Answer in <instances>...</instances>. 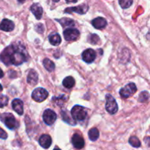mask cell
Listing matches in <instances>:
<instances>
[{
    "mask_svg": "<svg viewBox=\"0 0 150 150\" xmlns=\"http://www.w3.org/2000/svg\"><path fill=\"white\" fill-rule=\"evenodd\" d=\"M18 1L19 2H21V3H23V2H24L25 0H18Z\"/></svg>",
    "mask_w": 150,
    "mask_h": 150,
    "instance_id": "obj_32",
    "label": "cell"
},
{
    "mask_svg": "<svg viewBox=\"0 0 150 150\" xmlns=\"http://www.w3.org/2000/svg\"><path fill=\"white\" fill-rule=\"evenodd\" d=\"M15 24L9 19H4L0 23V29L4 32H11L14 29Z\"/></svg>",
    "mask_w": 150,
    "mask_h": 150,
    "instance_id": "obj_12",
    "label": "cell"
},
{
    "mask_svg": "<svg viewBox=\"0 0 150 150\" xmlns=\"http://www.w3.org/2000/svg\"><path fill=\"white\" fill-rule=\"evenodd\" d=\"M89 9V6L86 4H83L82 5L78 6V7H73L70 8L65 9L64 13H72V12H76V13H79V14H84L87 12Z\"/></svg>",
    "mask_w": 150,
    "mask_h": 150,
    "instance_id": "obj_11",
    "label": "cell"
},
{
    "mask_svg": "<svg viewBox=\"0 0 150 150\" xmlns=\"http://www.w3.org/2000/svg\"><path fill=\"white\" fill-rule=\"evenodd\" d=\"M89 42L92 44H97L99 42V37L97 35L92 34V35H91L90 36H89Z\"/></svg>",
    "mask_w": 150,
    "mask_h": 150,
    "instance_id": "obj_28",
    "label": "cell"
},
{
    "mask_svg": "<svg viewBox=\"0 0 150 150\" xmlns=\"http://www.w3.org/2000/svg\"><path fill=\"white\" fill-rule=\"evenodd\" d=\"M52 143V139L49 135L44 134L40 136L39 139V144L44 149H48Z\"/></svg>",
    "mask_w": 150,
    "mask_h": 150,
    "instance_id": "obj_14",
    "label": "cell"
},
{
    "mask_svg": "<svg viewBox=\"0 0 150 150\" xmlns=\"http://www.w3.org/2000/svg\"><path fill=\"white\" fill-rule=\"evenodd\" d=\"M129 143L131 146H133V147L138 148L141 146V142L139 141V139H138L136 136H132L130 137V139H129Z\"/></svg>",
    "mask_w": 150,
    "mask_h": 150,
    "instance_id": "obj_23",
    "label": "cell"
},
{
    "mask_svg": "<svg viewBox=\"0 0 150 150\" xmlns=\"http://www.w3.org/2000/svg\"><path fill=\"white\" fill-rule=\"evenodd\" d=\"M54 150H61V149H60L59 148H58V147H56V148H54Z\"/></svg>",
    "mask_w": 150,
    "mask_h": 150,
    "instance_id": "obj_34",
    "label": "cell"
},
{
    "mask_svg": "<svg viewBox=\"0 0 150 150\" xmlns=\"http://www.w3.org/2000/svg\"><path fill=\"white\" fill-rule=\"evenodd\" d=\"M88 135H89V139L92 142H95L99 138V130L96 127H94V128H92L89 130Z\"/></svg>",
    "mask_w": 150,
    "mask_h": 150,
    "instance_id": "obj_21",
    "label": "cell"
},
{
    "mask_svg": "<svg viewBox=\"0 0 150 150\" xmlns=\"http://www.w3.org/2000/svg\"><path fill=\"white\" fill-rule=\"evenodd\" d=\"M53 1H55V2H57V1H59V0H53Z\"/></svg>",
    "mask_w": 150,
    "mask_h": 150,
    "instance_id": "obj_35",
    "label": "cell"
},
{
    "mask_svg": "<svg viewBox=\"0 0 150 150\" xmlns=\"http://www.w3.org/2000/svg\"><path fill=\"white\" fill-rule=\"evenodd\" d=\"M8 98L6 95H1L0 96V108L6 106L8 103Z\"/></svg>",
    "mask_w": 150,
    "mask_h": 150,
    "instance_id": "obj_27",
    "label": "cell"
},
{
    "mask_svg": "<svg viewBox=\"0 0 150 150\" xmlns=\"http://www.w3.org/2000/svg\"><path fill=\"white\" fill-rule=\"evenodd\" d=\"M80 32L74 28H67L64 31V38L67 41L76 40L79 37Z\"/></svg>",
    "mask_w": 150,
    "mask_h": 150,
    "instance_id": "obj_8",
    "label": "cell"
},
{
    "mask_svg": "<svg viewBox=\"0 0 150 150\" xmlns=\"http://www.w3.org/2000/svg\"><path fill=\"white\" fill-rule=\"evenodd\" d=\"M2 89H3L2 86H1V85L0 84V92H1V91H2Z\"/></svg>",
    "mask_w": 150,
    "mask_h": 150,
    "instance_id": "obj_33",
    "label": "cell"
},
{
    "mask_svg": "<svg viewBox=\"0 0 150 150\" xmlns=\"http://www.w3.org/2000/svg\"><path fill=\"white\" fill-rule=\"evenodd\" d=\"M92 24L95 29H102L107 26V21L104 18L98 17L92 21Z\"/></svg>",
    "mask_w": 150,
    "mask_h": 150,
    "instance_id": "obj_15",
    "label": "cell"
},
{
    "mask_svg": "<svg viewBox=\"0 0 150 150\" xmlns=\"http://www.w3.org/2000/svg\"><path fill=\"white\" fill-rule=\"evenodd\" d=\"M48 96V92L46 89L43 88H37L32 92V98L35 101L38 103H41L45 100Z\"/></svg>",
    "mask_w": 150,
    "mask_h": 150,
    "instance_id": "obj_5",
    "label": "cell"
},
{
    "mask_svg": "<svg viewBox=\"0 0 150 150\" xmlns=\"http://www.w3.org/2000/svg\"><path fill=\"white\" fill-rule=\"evenodd\" d=\"M27 51L23 45H11L0 54V60L6 65H20L27 61Z\"/></svg>",
    "mask_w": 150,
    "mask_h": 150,
    "instance_id": "obj_1",
    "label": "cell"
},
{
    "mask_svg": "<svg viewBox=\"0 0 150 150\" xmlns=\"http://www.w3.org/2000/svg\"><path fill=\"white\" fill-rule=\"evenodd\" d=\"M96 58V52L93 49H86L82 53V59L86 63H92Z\"/></svg>",
    "mask_w": 150,
    "mask_h": 150,
    "instance_id": "obj_9",
    "label": "cell"
},
{
    "mask_svg": "<svg viewBox=\"0 0 150 150\" xmlns=\"http://www.w3.org/2000/svg\"><path fill=\"white\" fill-rule=\"evenodd\" d=\"M43 121L47 125H52L57 120V114L51 109H46L43 113Z\"/></svg>",
    "mask_w": 150,
    "mask_h": 150,
    "instance_id": "obj_7",
    "label": "cell"
},
{
    "mask_svg": "<svg viewBox=\"0 0 150 150\" xmlns=\"http://www.w3.org/2000/svg\"><path fill=\"white\" fill-rule=\"evenodd\" d=\"M120 5L122 8L126 9L130 7L133 4V0H119Z\"/></svg>",
    "mask_w": 150,
    "mask_h": 150,
    "instance_id": "obj_25",
    "label": "cell"
},
{
    "mask_svg": "<svg viewBox=\"0 0 150 150\" xmlns=\"http://www.w3.org/2000/svg\"><path fill=\"white\" fill-rule=\"evenodd\" d=\"M12 107L18 115L21 116L23 114V103L20 99L13 100L12 102Z\"/></svg>",
    "mask_w": 150,
    "mask_h": 150,
    "instance_id": "obj_13",
    "label": "cell"
},
{
    "mask_svg": "<svg viewBox=\"0 0 150 150\" xmlns=\"http://www.w3.org/2000/svg\"><path fill=\"white\" fill-rule=\"evenodd\" d=\"M27 83L29 84L32 85V86H35L38 83V75L37 73V72L35 71V70L32 69L29 72L27 76Z\"/></svg>",
    "mask_w": 150,
    "mask_h": 150,
    "instance_id": "obj_17",
    "label": "cell"
},
{
    "mask_svg": "<svg viewBox=\"0 0 150 150\" xmlns=\"http://www.w3.org/2000/svg\"><path fill=\"white\" fill-rule=\"evenodd\" d=\"M87 116L86 108L81 105H75L71 110V117L74 120L83 121Z\"/></svg>",
    "mask_w": 150,
    "mask_h": 150,
    "instance_id": "obj_3",
    "label": "cell"
},
{
    "mask_svg": "<svg viewBox=\"0 0 150 150\" xmlns=\"http://www.w3.org/2000/svg\"><path fill=\"white\" fill-rule=\"evenodd\" d=\"M62 115L63 120L65 121L66 122L69 123V124L71 125H76V122H74L75 120L73 121V119H71L70 117H68V114H67V113L66 112V111H62Z\"/></svg>",
    "mask_w": 150,
    "mask_h": 150,
    "instance_id": "obj_24",
    "label": "cell"
},
{
    "mask_svg": "<svg viewBox=\"0 0 150 150\" xmlns=\"http://www.w3.org/2000/svg\"><path fill=\"white\" fill-rule=\"evenodd\" d=\"M72 144L76 149H81L84 146V140L81 136L76 133L72 137Z\"/></svg>",
    "mask_w": 150,
    "mask_h": 150,
    "instance_id": "obj_10",
    "label": "cell"
},
{
    "mask_svg": "<svg viewBox=\"0 0 150 150\" xmlns=\"http://www.w3.org/2000/svg\"><path fill=\"white\" fill-rule=\"evenodd\" d=\"M7 138V134L4 130L0 127V139H6Z\"/></svg>",
    "mask_w": 150,
    "mask_h": 150,
    "instance_id": "obj_29",
    "label": "cell"
},
{
    "mask_svg": "<svg viewBox=\"0 0 150 150\" xmlns=\"http://www.w3.org/2000/svg\"><path fill=\"white\" fill-rule=\"evenodd\" d=\"M48 39H49L50 43L52 45H54V46H57V45H59L60 43H61V37L59 34H54V35H51L48 37Z\"/></svg>",
    "mask_w": 150,
    "mask_h": 150,
    "instance_id": "obj_18",
    "label": "cell"
},
{
    "mask_svg": "<svg viewBox=\"0 0 150 150\" xmlns=\"http://www.w3.org/2000/svg\"><path fill=\"white\" fill-rule=\"evenodd\" d=\"M0 120L4 123L6 127L10 130L17 129L19 126V123L14 116L12 114H3L0 116Z\"/></svg>",
    "mask_w": 150,
    "mask_h": 150,
    "instance_id": "obj_2",
    "label": "cell"
},
{
    "mask_svg": "<svg viewBox=\"0 0 150 150\" xmlns=\"http://www.w3.org/2000/svg\"><path fill=\"white\" fill-rule=\"evenodd\" d=\"M3 76H4V73H3V71L1 70V69L0 68V79H1V78H2Z\"/></svg>",
    "mask_w": 150,
    "mask_h": 150,
    "instance_id": "obj_30",
    "label": "cell"
},
{
    "mask_svg": "<svg viewBox=\"0 0 150 150\" xmlns=\"http://www.w3.org/2000/svg\"><path fill=\"white\" fill-rule=\"evenodd\" d=\"M106 98V103H105V109L110 114H114L118 111V105L114 97L110 94H108L105 96Z\"/></svg>",
    "mask_w": 150,
    "mask_h": 150,
    "instance_id": "obj_4",
    "label": "cell"
},
{
    "mask_svg": "<svg viewBox=\"0 0 150 150\" xmlns=\"http://www.w3.org/2000/svg\"><path fill=\"white\" fill-rule=\"evenodd\" d=\"M31 12L34 14V16H35L37 19H40L41 17H42V7H41V5L38 3H35V4H33L30 7Z\"/></svg>",
    "mask_w": 150,
    "mask_h": 150,
    "instance_id": "obj_16",
    "label": "cell"
},
{
    "mask_svg": "<svg viewBox=\"0 0 150 150\" xmlns=\"http://www.w3.org/2000/svg\"><path fill=\"white\" fill-rule=\"evenodd\" d=\"M63 86L67 89H71L75 85V80L72 76H67L62 81Z\"/></svg>",
    "mask_w": 150,
    "mask_h": 150,
    "instance_id": "obj_19",
    "label": "cell"
},
{
    "mask_svg": "<svg viewBox=\"0 0 150 150\" xmlns=\"http://www.w3.org/2000/svg\"><path fill=\"white\" fill-rule=\"evenodd\" d=\"M67 3H70V2H76L77 0H65Z\"/></svg>",
    "mask_w": 150,
    "mask_h": 150,
    "instance_id": "obj_31",
    "label": "cell"
},
{
    "mask_svg": "<svg viewBox=\"0 0 150 150\" xmlns=\"http://www.w3.org/2000/svg\"><path fill=\"white\" fill-rule=\"evenodd\" d=\"M148 99H149V93H148V92H146V91L142 92V93L140 94V95H139V100L141 103L146 102Z\"/></svg>",
    "mask_w": 150,
    "mask_h": 150,
    "instance_id": "obj_26",
    "label": "cell"
},
{
    "mask_svg": "<svg viewBox=\"0 0 150 150\" xmlns=\"http://www.w3.org/2000/svg\"><path fill=\"white\" fill-rule=\"evenodd\" d=\"M57 21L59 22V23L63 26V27H70V26H73L75 25L74 21H73L72 19L67 18H64L62 19H57Z\"/></svg>",
    "mask_w": 150,
    "mask_h": 150,
    "instance_id": "obj_20",
    "label": "cell"
},
{
    "mask_svg": "<svg viewBox=\"0 0 150 150\" xmlns=\"http://www.w3.org/2000/svg\"><path fill=\"white\" fill-rule=\"evenodd\" d=\"M137 91V87L134 83H130L126 85L125 87L122 88L120 90V94L122 98H127L135 94Z\"/></svg>",
    "mask_w": 150,
    "mask_h": 150,
    "instance_id": "obj_6",
    "label": "cell"
},
{
    "mask_svg": "<svg viewBox=\"0 0 150 150\" xmlns=\"http://www.w3.org/2000/svg\"><path fill=\"white\" fill-rule=\"evenodd\" d=\"M43 65L45 67V68L49 72L53 71L54 70V68H55V64H54V63L52 61H51L49 59H45L43 60Z\"/></svg>",
    "mask_w": 150,
    "mask_h": 150,
    "instance_id": "obj_22",
    "label": "cell"
}]
</instances>
